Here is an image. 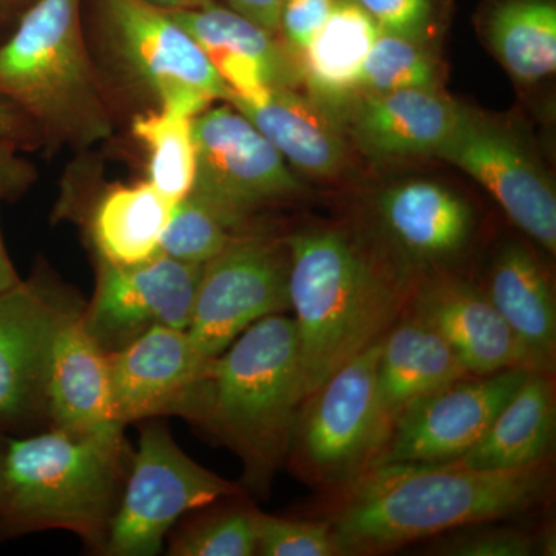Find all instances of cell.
Masks as SVG:
<instances>
[{
    "label": "cell",
    "instance_id": "1",
    "mask_svg": "<svg viewBox=\"0 0 556 556\" xmlns=\"http://www.w3.org/2000/svg\"><path fill=\"white\" fill-rule=\"evenodd\" d=\"M551 481L548 460L507 470H477L457 460L376 466L342 486L327 522L345 555L378 554L517 515L536 506Z\"/></svg>",
    "mask_w": 556,
    "mask_h": 556
},
{
    "label": "cell",
    "instance_id": "2",
    "mask_svg": "<svg viewBox=\"0 0 556 556\" xmlns=\"http://www.w3.org/2000/svg\"><path fill=\"white\" fill-rule=\"evenodd\" d=\"M285 244L306 399L390 331L413 288L397 266L346 230L302 229Z\"/></svg>",
    "mask_w": 556,
    "mask_h": 556
},
{
    "label": "cell",
    "instance_id": "3",
    "mask_svg": "<svg viewBox=\"0 0 556 556\" xmlns=\"http://www.w3.org/2000/svg\"><path fill=\"white\" fill-rule=\"evenodd\" d=\"M303 402L294 318L274 314L207 361L169 416L223 439L243 460L249 484L262 486L288 456Z\"/></svg>",
    "mask_w": 556,
    "mask_h": 556
},
{
    "label": "cell",
    "instance_id": "4",
    "mask_svg": "<svg viewBox=\"0 0 556 556\" xmlns=\"http://www.w3.org/2000/svg\"><path fill=\"white\" fill-rule=\"evenodd\" d=\"M124 428L0 441V538L67 530L101 552L129 473Z\"/></svg>",
    "mask_w": 556,
    "mask_h": 556
},
{
    "label": "cell",
    "instance_id": "5",
    "mask_svg": "<svg viewBox=\"0 0 556 556\" xmlns=\"http://www.w3.org/2000/svg\"><path fill=\"white\" fill-rule=\"evenodd\" d=\"M0 93L47 134L87 148L112 134L80 27L79 0H38L0 47Z\"/></svg>",
    "mask_w": 556,
    "mask_h": 556
},
{
    "label": "cell",
    "instance_id": "6",
    "mask_svg": "<svg viewBox=\"0 0 556 556\" xmlns=\"http://www.w3.org/2000/svg\"><path fill=\"white\" fill-rule=\"evenodd\" d=\"M239 493V486L186 455L169 428L152 420L141 428L138 450L131 453L101 554L159 555L179 519Z\"/></svg>",
    "mask_w": 556,
    "mask_h": 556
},
{
    "label": "cell",
    "instance_id": "7",
    "mask_svg": "<svg viewBox=\"0 0 556 556\" xmlns=\"http://www.w3.org/2000/svg\"><path fill=\"white\" fill-rule=\"evenodd\" d=\"M382 339L346 362L300 408L289 453L314 484H350L372 466L386 442L376 393Z\"/></svg>",
    "mask_w": 556,
    "mask_h": 556
},
{
    "label": "cell",
    "instance_id": "8",
    "mask_svg": "<svg viewBox=\"0 0 556 556\" xmlns=\"http://www.w3.org/2000/svg\"><path fill=\"white\" fill-rule=\"evenodd\" d=\"M110 49L161 112L193 118L229 87L169 11L144 0H100Z\"/></svg>",
    "mask_w": 556,
    "mask_h": 556
},
{
    "label": "cell",
    "instance_id": "9",
    "mask_svg": "<svg viewBox=\"0 0 556 556\" xmlns=\"http://www.w3.org/2000/svg\"><path fill=\"white\" fill-rule=\"evenodd\" d=\"M289 309L287 244L240 232L204 263L186 332L197 353L211 361L255 321Z\"/></svg>",
    "mask_w": 556,
    "mask_h": 556
},
{
    "label": "cell",
    "instance_id": "10",
    "mask_svg": "<svg viewBox=\"0 0 556 556\" xmlns=\"http://www.w3.org/2000/svg\"><path fill=\"white\" fill-rule=\"evenodd\" d=\"M192 134L197 169L190 193L239 232L257 208L302 190L283 155L232 105L193 116Z\"/></svg>",
    "mask_w": 556,
    "mask_h": 556
},
{
    "label": "cell",
    "instance_id": "11",
    "mask_svg": "<svg viewBox=\"0 0 556 556\" xmlns=\"http://www.w3.org/2000/svg\"><path fill=\"white\" fill-rule=\"evenodd\" d=\"M76 292L38 274L0 292V428L47 419V376L62 325L84 309Z\"/></svg>",
    "mask_w": 556,
    "mask_h": 556
},
{
    "label": "cell",
    "instance_id": "12",
    "mask_svg": "<svg viewBox=\"0 0 556 556\" xmlns=\"http://www.w3.org/2000/svg\"><path fill=\"white\" fill-rule=\"evenodd\" d=\"M470 175L507 217L541 248L556 251V193L551 175L526 139L463 109L455 129L434 153Z\"/></svg>",
    "mask_w": 556,
    "mask_h": 556
},
{
    "label": "cell",
    "instance_id": "13",
    "mask_svg": "<svg viewBox=\"0 0 556 556\" xmlns=\"http://www.w3.org/2000/svg\"><path fill=\"white\" fill-rule=\"evenodd\" d=\"M532 371L517 367L470 376L415 399L394 417L371 467L459 459L484 437Z\"/></svg>",
    "mask_w": 556,
    "mask_h": 556
},
{
    "label": "cell",
    "instance_id": "14",
    "mask_svg": "<svg viewBox=\"0 0 556 556\" xmlns=\"http://www.w3.org/2000/svg\"><path fill=\"white\" fill-rule=\"evenodd\" d=\"M203 265L159 254L138 265L98 260L97 288L83 321L104 353H115L155 327L186 331Z\"/></svg>",
    "mask_w": 556,
    "mask_h": 556
},
{
    "label": "cell",
    "instance_id": "15",
    "mask_svg": "<svg viewBox=\"0 0 556 556\" xmlns=\"http://www.w3.org/2000/svg\"><path fill=\"white\" fill-rule=\"evenodd\" d=\"M383 237L405 268L437 269L470 243L473 208L437 181L409 179L390 186L376 201Z\"/></svg>",
    "mask_w": 556,
    "mask_h": 556
},
{
    "label": "cell",
    "instance_id": "16",
    "mask_svg": "<svg viewBox=\"0 0 556 556\" xmlns=\"http://www.w3.org/2000/svg\"><path fill=\"white\" fill-rule=\"evenodd\" d=\"M408 303L415 316L447 340L471 376L529 368L517 336L485 292L468 281L444 274L424 278Z\"/></svg>",
    "mask_w": 556,
    "mask_h": 556
},
{
    "label": "cell",
    "instance_id": "17",
    "mask_svg": "<svg viewBox=\"0 0 556 556\" xmlns=\"http://www.w3.org/2000/svg\"><path fill=\"white\" fill-rule=\"evenodd\" d=\"M110 407L115 422H142L169 416L175 402L203 371L200 356L182 329L155 327L108 354Z\"/></svg>",
    "mask_w": 556,
    "mask_h": 556
},
{
    "label": "cell",
    "instance_id": "18",
    "mask_svg": "<svg viewBox=\"0 0 556 556\" xmlns=\"http://www.w3.org/2000/svg\"><path fill=\"white\" fill-rule=\"evenodd\" d=\"M169 13L199 43L230 97L258 100L269 90L292 87L298 78V65H292L287 47L237 11L211 2Z\"/></svg>",
    "mask_w": 556,
    "mask_h": 556
},
{
    "label": "cell",
    "instance_id": "19",
    "mask_svg": "<svg viewBox=\"0 0 556 556\" xmlns=\"http://www.w3.org/2000/svg\"><path fill=\"white\" fill-rule=\"evenodd\" d=\"M438 89H407L358 97L343 109V127L376 160L434 156L463 113Z\"/></svg>",
    "mask_w": 556,
    "mask_h": 556
},
{
    "label": "cell",
    "instance_id": "20",
    "mask_svg": "<svg viewBox=\"0 0 556 556\" xmlns=\"http://www.w3.org/2000/svg\"><path fill=\"white\" fill-rule=\"evenodd\" d=\"M228 104L247 116L260 134L313 178H334L348 164L342 119L332 110L292 87L269 90L258 100L230 97Z\"/></svg>",
    "mask_w": 556,
    "mask_h": 556
},
{
    "label": "cell",
    "instance_id": "21",
    "mask_svg": "<svg viewBox=\"0 0 556 556\" xmlns=\"http://www.w3.org/2000/svg\"><path fill=\"white\" fill-rule=\"evenodd\" d=\"M484 292L517 336L529 368L551 372L556 356L555 289L535 252L518 241L501 247Z\"/></svg>",
    "mask_w": 556,
    "mask_h": 556
},
{
    "label": "cell",
    "instance_id": "22",
    "mask_svg": "<svg viewBox=\"0 0 556 556\" xmlns=\"http://www.w3.org/2000/svg\"><path fill=\"white\" fill-rule=\"evenodd\" d=\"M470 376L437 329L413 313L399 318L383 336L376 376L379 413L387 431L409 402Z\"/></svg>",
    "mask_w": 556,
    "mask_h": 556
},
{
    "label": "cell",
    "instance_id": "23",
    "mask_svg": "<svg viewBox=\"0 0 556 556\" xmlns=\"http://www.w3.org/2000/svg\"><path fill=\"white\" fill-rule=\"evenodd\" d=\"M83 311L58 332L47 376V419L68 433L113 422L108 353L84 327Z\"/></svg>",
    "mask_w": 556,
    "mask_h": 556
},
{
    "label": "cell",
    "instance_id": "24",
    "mask_svg": "<svg viewBox=\"0 0 556 556\" xmlns=\"http://www.w3.org/2000/svg\"><path fill=\"white\" fill-rule=\"evenodd\" d=\"M556 431L555 383L551 372L532 371L466 455L456 459L477 470H507L548 460Z\"/></svg>",
    "mask_w": 556,
    "mask_h": 556
},
{
    "label": "cell",
    "instance_id": "25",
    "mask_svg": "<svg viewBox=\"0 0 556 556\" xmlns=\"http://www.w3.org/2000/svg\"><path fill=\"white\" fill-rule=\"evenodd\" d=\"M376 22L351 0H336L321 30L298 60L308 94L340 113L356 97L358 75L379 36Z\"/></svg>",
    "mask_w": 556,
    "mask_h": 556
},
{
    "label": "cell",
    "instance_id": "26",
    "mask_svg": "<svg viewBox=\"0 0 556 556\" xmlns=\"http://www.w3.org/2000/svg\"><path fill=\"white\" fill-rule=\"evenodd\" d=\"M172 208L174 204L148 181L110 189L90 218L98 260L130 266L156 257Z\"/></svg>",
    "mask_w": 556,
    "mask_h": 556
},
{
    "label": "cell",
    "instance_id": "27",
    "mask_svg": "<svg viewBox=\"0 0 556 556\" xmlns=\"http://www.w3.org/2000/svg\"><path fill=\"white\" fill-rule=\"evenodd\" d=\"M486 40L497 62L521 84L556 70L555 0H497L489 11Z\"/></svg>",
    "mask_w": 556,
    "mask_h": 556
},
{
    "label": "cell",
    "instance_id": "28",
    "mask_svg": "<svg viewBox=\"0 0 556 556\" xmlns=\"http://www.w3.org/2000/svg\"><path fill=\"white\" fill-rule=\"evenodd\" d=\"M131 129L149 153L148 182L175 206L195 181L192 118L159 110L138 116Z\"/></svg>",
    "mask_w": 556,
    "mask_h": 556
},
{
    "label": "cell",
    "instance_id": "29",
    "mask_svg": "<svg viewBox=\"0 0 556 556\" xmlns=\"http://www.w3.org/2000/svg\"><path fill=\"white\" fill-rule=\"evenodd\" d=\"M439 62L426 40L380 31L358 75L356 97L438 89Z\"/></svg>",
    "mask_w": 556,
    "mask_h": 556
},
{
    "label": "cell",
    "instance_id": "30",
    "mask_svg": "<svg viewBox=\"0 0 556 556\" xmlns=\"http://www.w3.org/2000/svg\"><path fill=\"white\" fill-rule=\"evenodd\" d=\"M257 510L229 506L190 519L174 532L169 552L174 556L257 555Z\"/></svg>",
    "mask_w": 556,
    "mask_h": 556
},
{
    "label": "cell",
    "instance_id": "31",
    "mask_svg": "<svg viewBox=\"0 0 556 556\" xmlns=\"http://www.w3.org/2000/svg\"><path fill=\"white\" fill-rule=\"evenodd\" d=\"M240 233L217 211L192 193L172 208L169 223L161 240V254L204 265L218 255Z\"/></svg>",
    "mask_w": 556,
    "mask_h": 556
},
{
    "label": "cell",
    "instance_id": "32",
    "mask_svg": "<svg viewBox=\"0 0 556 556\" xmlns=\"http://www.w3.org/2000/svg\"><path fill=\"white\" fill-rule=\"evenodd\" d=\"M257 555L334 556L345 551L328 522L295 521L258 511Z\"/></svg>",
    "mask_w": 556,
    "mask_h": 556
},
{
    "label": "cell",
    "instance_id": "33",
    "mask_svg": "<svg viewBox=\"0 0 556 556\" xmlns=\"http://www.w3.org/2000/svg\"><path fill=\"white\" fill-rule=\"evenodd\" d=\"M376 22L380 31L427 40L433 25L431 0H351Z\"/></svg>",
    "mask_w": 556,
    "mask_h": 556
},
{
    "label": "cell",
    "instance_id": "34",
    "mask_svg": "<svg viewBox=\"0 0 556 556\" xmlns=\"http://www.w3.org/2000/svg\"><path fill=\"white\" fill-rule=\"evenodd\" d=\"M334 3L336 0H283L278 33L283 36L285 46L295 61L321 30Z\"/></svg>",
    "mask_w": 556,
    "mask_h": 556
},
{
    "label": "cell",
    "instance_id": "35",
    "mask_svg": "<svg viewBox=\"0 0 556 556\" xmlns=\"http://www.w3.org/2000/svg\"><path fill=\"white\" fill-rule=\"evenodd\" d=\"M438 551L452 556H529L536 551V543L519 530L489 529L450 540Z\"/></svg>",
    "mask_w": 556,
    "mask_h": 556
},
{
    "label": "cell",
    "instance_id": "36",
    "mask_svg": "<svg viewBox=\"0 0 556 556\" xmlns=\"http://www.w3.org/2000/svg\"><path fill=\"white\" fill-rule=\"evenodd\" d=\"M27 182L28 167L25 166L24 161L17 159L13 139L0 138V206L3 201L24 189ZM21 280L3 243L2 229H0V292L14 287Z\"/></svg>",
    "mask_w": 556,
    "mask_h": 556
},
{
    "label": "cell",
    "instance_id": "37",
    "mask_svg": "<svg viewBox=\"0 0 556 556\" xmlns=\"http://www.w3.org/2000/svg\"><path fill=\"white\" fill-rule=\"evenodd\" d=\"M229 9L248 17L266 31L277 35L283 0H225Z\"/></svg>",
    "mask_w": 556,
    "mask_h": 556
},
{
    "label": "cell",
    "instance_id": "38",
    "mask_svg": "<svg viewBox=\"0 0 556 556\" xmlns=\"http://www.w3.org/2000/svg\"><path fill=\"white\" fill-rule=\"evenodd\" d=\"M24 112L10 98L0 93V138L14 139L24 126Z\"/></svg>",
    "mask_w": 556,
    "mask_h": 556
},
{
    "label": "cell",
    "instance_id": "39",
    "mask_svg": "<svg viewBox=\"0 0 556 556\" xmlns=\"http://www.w3.org/2000/svg\"><path fill=\"white\" fill-rule=\"evenodd\" d=\"M150 5L159 7L161 10L175 11L186 9H199V7L207 5L214 0H144Z\"/></svg>",
    "mask_w": 556,
    "mask_h": 556
},
{
    "label": "cell",
    "instance_id": "40",
    "mask_svg": "<svg viewBox=\"0 0 556 556\" xmlns=\"http://www.w3.org/2000/svg\"><path fill=\"white\" fill-rule=\"evenodd\" d=\"M14 2H16V0H0V10L9 9Z\"/></svg>",
    "mask_w": 556,
    "mask_h": 556
}]
</instances>
